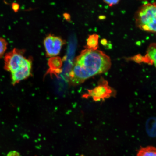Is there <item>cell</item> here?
Wrapping results in <instances>:
<instances>
[{"instance_id": "1", "label": "cell", "mask_w": 156, "mask_h": 156, "mask_svg": "<svg viewBox=\"0 0 156 156\" xmlns=\"http://www.w3.org/2000/svg\"><path fill=\"white\" fill-rule=\"evenodd\" d=\"M112 65L110 57L101 51L85 49L75 58L69 74L73 85L82 83L86 80L105 73Z\"/></svg>"}, {"instance_id": "2", "label": "cell", "mask_w": 156, "mask_h": 156, "mask_svg": "<svg viewBox=\"0 0 156 156\" xmlns=\"http://www.w3.org/2000/svg\"><path fill=\"white\" fill-rule=\"evenodd\" d=\"M24 50L15 48L5 54L4 69L10 72L12 83L15 85L29 77L32 62L24 56Z\"/></svg>"}, {"instance_id": "3", "label": "cell", "mask_w": 156, "mask_h": 156, "mask_svg": "<svg viewBox=\"0 0 156 156\" xmlns=\"http://www.w3.org/2000/svg\"><path fill=\"white\" fill-rule=\"evenodd\" d=\"M136 20L142 30L156 32V3L144 4L138 12Z\"/></svg>"}, {"instance_id": "4", "label": "cell", "mask_w": 156, "mask_h": 156, "mask_svg": "<svg viewBox=\"0 0 156 156\" xmlns=\"http://www.w3.org/2000/svg\"><path fill=\"white\" fill-rule=\"evenodd\" d=\"M114 94L112 89L106 81H102L98 86L93 89L88 90L84 97H92L93 100L98 101L109 98Z\"/></svg>"}, {"instance_id": "5", "label": "cell", "mask_w": 156, "mask_h": 156, "mask_svg": "<svg viewBox=\"0 0 156 156\" xmlns=\"http://www.w3.org/2000/svg\"><path fill=\"white\" fill-rule=\"evenodd\" d=\"M44 44L47 56L53 57L60 53L64 43L59 37L50 34L45 38Z\"/></svg>"}, {"instance_id": "6", "label": "cell", "mask_w": 156, "mask_h": 156, "mask_svg": "<svg viewBox=\"0 0 156 156\" xmlns=\"http://www.w3.org/2000/svg\"><path fill=\"white\" fill-rule=\"evenodd\" d=\"M48 64L51 72L58 73V71H60L62 65L61 58L58 57L50 58L48 60Z\"/></svg>"}, {"instance_id": "7", "label": "cell", "mask_w": 156, "mask_h": 156, "mask_svg": "<svg viewBox=\"0 0 156 156\" xmlns=\"http://www.w3.org/2000/svg\"><path fill=\"white\" fill-rule=\"evenodd\" d=\"M145 61L154 64L156 67V44H152L147 49V54L145 56ZM150 62V63H151Z\"/></svg>"}, {"instance_id": "8", "label": "cell", "mask_w": 156, "mask_h": 156, "mask_svg": "<svg viewBox=\"0 0 156 156\" xmlns=\"http://www.w3.org/2000/svg\"><path fill=\"white\" fill-rule=\"evenodd\" d=\"M99 36L96 34L90 35L87 39V48L97 50L98 47Z\"/></svg>"}, {"instance_id": "9", "label": "cell", "mask_w": 156, "mask_h": 156, "mask_svg": "<svg viewBox=\"0 0 156 156\" xmlns=\"http://www.w3.org/2000/svg\"><path fill=\"white\" fill-rule=\"evenodd\" d=\"M136 156H156V148L152 146L142 147L138 151Z\"/></svg>"}, {"instance_id": "10", "label": "cell", "mask_w": 156, "mask_h": 156, "mask_svg": "<svg viewBox=\"0 0 156 156\" xmlns=\"http://www.w3.org/2000/svg\"><path fill=\"white\" fill-rule=\"evenodd\" d=\"M8 43L5 39L0 37V58L3 56L7 50Z\"/></svg>"}, {"instance_id": "11", "label": "cell", "mask_w": 156, "mask_h": 156, "mask_svg": "<svg viewBox=\"0 0 156 156\" xmlns=\"http://www.w3.org/2000/svg\"><path fill=\"white\" fill-rule=\"evenodd\" d=\"M105 2L108 4L110 6L112 5L116 4L118 3L119 1L118 0H115V1H104Z\"/></svg>"}, {"instance_id": "12", "label": "cell", "mask_w": 156, "mask_h": 156, "mask_svg": "<svg viewBox=\"0 0 156 156\" xmlns=\"http://www.w3.org/2000/svg\"><path fill=\"white\" fill-rule=\"evenodd\" d=\"M7 156H20V154L16 151H13L10 152Z\"/></svg>"}, {"instance_id": "13", "label": "cell", "mask_w": 156, "mask_h": 156, "mask_svg": "<svg viewBox=\"0 0 156 156\" xmlns=\"http://www.w3.org/2000/svg\"><path fill=\"white\" fill-rule=\"evenodd\" d=\"M15 5L14 6L13 5V9H14V10L15 11L17 10V9H19V5H18V4H17L15 3Z\"/></svg>"}]
</instances>
